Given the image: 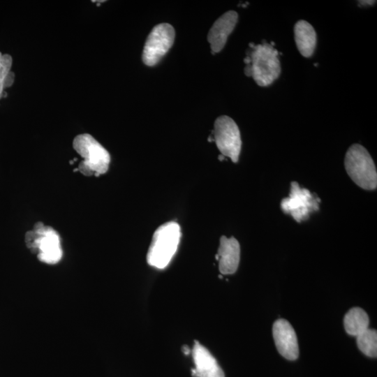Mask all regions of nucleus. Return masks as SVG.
<instances>
[{
    "label": "nucleus",
    "mask_w": 377,
    "mask_h": 377,
    "mask_svg": "<svg viewBox=\"0 0 377 377\" xmlns=\"http://www.w3.org/2000/svg\"><path fill=\"white\" fill-rule=\"evenodd\" d=\"M249 45L252 50L248 54L250 63L244 68L245 75L251 76L260 87L270 85L281 73L278 51L267 43Z\"/></svg>",
    "instance_id": "obj_1"
},
{
    "label": "nucleus",
    "mask_w": 377,
    "mask_h": 377,
    "mask_svg": "<svg viewBox=\"0 0 377 377\" xmlns=\"http://www.w3.org/2000/svg\"><path fill=\"white\" fill-rule=\"evenodd\" d=\"M180 237V227L177 223L170 221L159 226L153 235L148 249V264L158 269L167 267L177 250Z\"/></svg>",
    "instance_id": "obj_2"
},
{
    "label": "nucleus",
    "mask_w": 377,
    "mask_h": 377,
    "mask_svg": "<svg viewBox=\"0 0 377 377\" xmlns=\"http://www.w3.org/2000/svg\"><path fill=\"white\" fill-rule=\"evenodd\" d=\"M74 149L84 158L78 170L86 176L105 173L109 168L110 156L108 151L89 134L77 135L73 142Z\"/></svg>",
    "instance_id": "obj_3"
},
{
    "label": "nucleus",
    "mask_w": 377,
    "mask_h": 377,
    "mask_svg": "<svg viewBox=\"0 0 377 377\" xmlns=\"http://www.w3.org/2000/svg\"><path fill=\"white\" fill-rule=\"evenodd\" d=\"M344 165L351 179L360 187L374 190L377 186V172L374 161L361 145L353 144L346 151Z\"/></svg>",
    "instance_id": "obj_4"
},
{
    "label": "nucleus",
    "mask_w": 377,
    "mask_h": 377,
    "mask_svg": "<svg viewBox=\"0 0 377 377\" xmlns=\"http://www.w3.org/2000/svg\"><path fill=\"white\" fill-rule=\"evenodd\" d=\"M27 246L31 250L38 249V258L47 264H55L62 257V249L58 233L51 227L37 223L33 230L25 235Z\"/></svg>",
    "instance_id": "obj_5"
},
{
    "label": "nucleus",
    "mask_w": 377,
    "mask_h": 377,
    "mask_svg": "<svg viewBox=\"0 0 377 377\" xmlns=\"http://www.w3.org/2000/svg\"><path fill=\"white\" fill-rule=\"evenodd\" d=\"M213 134L214 140L221 154L229 157L234 163L237 162L242 141L235 121L226 115L219 117L214 122Z\"/></svg>",
    "instance_id": "obj_6"
},
{
    "label": "nucleus",
    "mask_w": 377,
    "mask_h": 377,
    "mask_svg": "<svg viewBox=\"0 0 377 377\" xmlns=\"http://www.w3.org/2000/svg\"><path fill=\"white\" fill-rule=\"evenodd\" d=\"M175 29L168 23L155 26L146 40L142 52V61L149 66L156 65L168 52L175 40Z\"/></svg>",
    "instance_id": "obj_7"
},
{
    "label": "nucleus",
    "mask_w": 377,
    "mask_h": 377,
    "mask_svg": "<svg viewBox=\"0 0 377 377\" xmlns=\"http://www.w3.org/2000/svg\"><path fill=\"white\" fill-rule=\"evenodd\" d=\"M289 196L282 200L281 207L284 213L290 214L297 222L308 219L309 214L319 208L318 198L306 188H300L297 182H293Z\"/></svg>",
    "instance_id": "obj_8"
},
{
    "label": "nucleus",
    "mask_w": 377,
    "mask_h": 377,
    "mask_svg": "<svg viewBox=\"0 0 377 377\" xmlns=\"http://www.w3.org/2000/svg\"><path fill=\"white\" fill-rule=\"evenodd\" d=\"M272 332L279 353L287 360H296L299 355V348L292 325L284 319H279L274 322Z\"/></svg>",
    "instance_id": "obj_9"
},
{
    "label": "nucleus",
    "mask_w": 377,
    "mask_h": 377,
    "mask_svg": "<svg viewBox=\"0 0 377 377\" xmlns=\"http://www.w3.org/2000/svg\"><path fill=\"white\" fill-rule=\"evenodd\" d=\"M238 20V15L234 10H229L219 17L209 29L207 40L210 44L212 54L220 52L224 47L227 38L233 31Z\"/></svg>",
    "instance_id": "obj_10"
},
{
    "label": "nucleus",
    "mask_w": 377,
    "mask_h": 377,
    "mask_svg": "<svg viewBox=\"0 0 377 377\" xmlns=\"http://www.w3.org/2000/svg\"><path fill=\"white\" fill-rule=\"evenodd\" d=\"M192 355L195 368L193 377H225L223 371L211 353L198 341H195Z\"/></svg>",
    "instance_id": "obj_11"
},
{
    "label": "nucleus",
    "mask_w": 377,
    "mask_h": 377,
    "mask_svg": "<svg viewBox=\"0 0 377 377\" xmlns=\"http://www.w3.org/2000/svg\"><path fill=\"white\" fill-rule=\"evenodd\" d=\"M240 247L238 241L233 237L222 236L216 259L219 260V271L223 274L235 273L238 267Z\"/></svg>",
    "instance_id": "obj_12"
},
{
    "label": "nucleus",
    "mask_w": 377,
    "mask_h": 377,
    "mask_svg": "<svg viewBox=\"0 0 377 377\" xmlns=\"http://www.w3.org/2000/svg\"><path fill=\"white\" fill-rule=\"evenodd\" d=\"M295 40L300 54L310 57L316 45V34L313 27L305 20H299L294 27Z\"/></svg>",
    "instance_id": "obj_13"
},
{
    "label": "nucleus",
    "mask_w": 377,
    "mask_h": 377,
    "mask_svg": "<svg viewBox=\"0 0 377 377\" xmlns=\"http://www.w3.org/2000/svg\"><path fill=\"white\" fill-rule=\"evenodd\" d=\"M343 322L346 332L357 337L369 328V319L362 309L354 307L346 314Z\"/></svg>",
    "instance_id": "obj_14"
},
{
    "label": "nucleus",
    "mask_w": 377,
    "mask_h": 377,
    "mask_svg": "<svg viewBox=\"0 0 377 377\" xmlns=\"http://www.w3.org/2000/svg\"><path fill=\"white\" fill-rule=\"evenodd\" d=\"M356 337L359 349L367 356L376 357L377 355L376 330L367 328Z\"/></svg>",
    "instance_id": "obj_15"
},
{
    "label": "nucleus",
    "mask_w": 377,
    "mask_h": 377,
    "mask_svg": "<svg viewBox=\"0 0 377 377\" xmlns=\"http://www.w3.org/2000/svg\"><path fill=\"white\" fill-rule=\"evenodd\" d=\"M12 63L10 55L0 52V99L3 97L6 78L11 71Z\"/></svg>",
    "instance_id": "obj_16"
},
{
    "label": "nucleus",
    "mask_w": 377,
    "mask_h": 377,
    "mask_svg": "<svg viewBox=\"0 0 377 377\" xmlns=\"http://www.w3.org/2000/svg\"><path fill=\"white\" fill-rule=\"evenodd\" d=\"M14 78H15V74L13 72L10 71L6 78L5 88L9 87L13 84L14 82Z\"/></svg>",
    "instance_id": "obj_17"
},
{
    "label": "nucleus",
    "mask_w": 377,
    "mask_h": 377,
    "mask_svg": "<svg viewBox=\"0 0 377 377\" xmlns=\"http://www.w3.org/2000/svg\"><path fill=\"white\" fill-rule=\"evenodd\" d=\"M358 2L362 5H373L376 1H359Z\"/></svg>",
    "instance_id": "obj_18"
},
{
    "label": "nucleus",
    "mask_w": 377,
    "mask_h": 377,
    "mask_svg": "<svg viewBox=\"0 0 377 377\" xmlns=\"http://www.w3.org/2000/svg\"><path fill=\"white\" fill-rule=\"evenodd\" d=\"M183 353L185 355H188L190 353V349L186 346H183Z\"/></svg>",
    "instance_id": "obj_19"
}]
</instances>
